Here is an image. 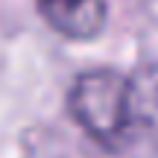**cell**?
<instances>
[{"mask_svg": "<svg viewBox=\"0 0 158 158\" xmlns=\"http://www.w3.org/2000/svg\"><path fill=\"white\" fill-rule=\"evenodd\" d=\"M73 120L106 149H123L135 141L129 114V76L111 68L82 73L68 94Z\"/></svg>", "mask_w": 158, "mask_h": 158, "instance_id": "obj_1", "label": "cell"}, {"mask_svg": "<svg viewBox=\"0 0 158 158\" xmlns=\"http://www.w3.org/2000/svg\"><path fill=\"white\" fill-rule=\"evenodd\" d=\"M35 6L68 38H94L106 23V0H35Z\"/></svg>", "mask_w": 158, "mask_h": 158, "instance_id": "obj_2", "label": "cell"}, {"mask_svg": "<svg viewBox=\"0 0 158 158\" xmlns=\"http://www.w3.org/2000/svg\"><path fill=\"white\" fill-rule=\"evenodd\" d=\"M129 114L135 135L158 132V68H141L129 76Z\"/></svg>", "mask_w": 158, "mask_h": 158, "instance_id": "obj_3", "label": "cell"}]
</instances>
